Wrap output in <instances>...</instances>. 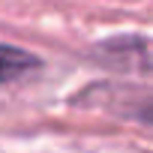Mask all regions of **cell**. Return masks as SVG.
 <instances>
[{"mask_svg":"<svg viewBox=\"0 0 153 153\" xmlns=\"http://www.w3.org/2000/svg\"><path fill=\"white\" fill-rule=\"evenodd\" d=\"M42 60L30 51H21L15 45H3V69H0V75H3V84H15L24 72L30 69H39Z\"/></svg>","mask_w":153,"mask_h":153,"instance_id":"1","label":"cell"},{"mask_svg":"<svg viewBox=\"0 0 153 153\" xmlns=\"http://www.w3.org/2000/svg\"><path fill=\"white\" fill-rule=\"evenodd\" d=\"M132 117H135V120H141V123H147V126H153V99L138 102V105L132 108Z\"/></svg>","mask_w":153,"mask_h":153,"instance_id":"2","label":"cell"}]
</instances>
